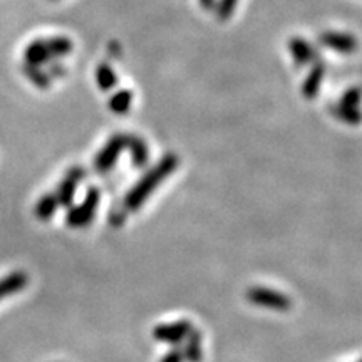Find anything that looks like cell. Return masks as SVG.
<instances>
[{"instance_id": "cell-1", "label": "cell", "mask_w": 362, "mask_h": 362, "mask_svg": "<svg viewBox=\"0 0 362 362\" xmlns=\"http://www.w3.org/2000/svg\"><path fill=\"white\" fill-rule=\"evenodd\" d=\"M178 165H180V158H178L177 154H165V156H163L161 160L129 190L128 194L125 197V208L128 210V212H136V210L141 208V206L145 205V201L151 197V193L156 190V186L165 181L173 171H177Z\"/></svg>"}, {"instance_id": "cell-23", "label": "cell", "mask_w": 362, "mask_h": 362, "mask_svg": "<svg viewBox=\"0 0 362 362\" xmlns=\"http://www.w3.org/2000/svg\"><path fill=\"white\" fill-rule=\"evenodd\" d=\"M109 224L113 225V226H121L123 224H125V213L114 212L113 215H111V218H109Z\"/></svg>"}, {"instance_id": "cell-22", "label": "cell", "mask_w": 362, "mask_h": 362, "mask_svg": "<svg viewBox=\"0 0 362 362\" xmlns=\"http://www.w3.org/2000/svg\"><path fill=\"white\" fill-rule=\"evenodd\" d=\"M161 362H185V356H183V349H171V351L163 357Z\"/></svg>"}, {"instance_id": "cell-20", "label": "cell", "mask_w": 362, "mask_h": 362, "mask_svg": "<svg viewBox=\"0 0 362 362\" xmlns=\"http://www.w3.org/2000/svg\"><path fill=\"white\" fill-rule=\"evenodd\" d=\"M237 3L238 0H218L217 7H215V10H217V17L220 19V21H228V19L233 15V10L235 7H237Z\"/></svg>"}, {"instance_id": "cell-19", "label": "cell", "mask_w": 362, "mask_h": 362, "mask_svg": "<svg viewBox=\"0 0 362 362\" xmlns=\"http://www.w3.org/2000/svg\"><path fill=\"white\" fill-rule=\"evenodd\" d=\"M47 47H49L53 57H64L73 51V41L69 37H53L47 39Z\"/></svg>"}, {"instance_id": "cell-17", "label": "cell", "mask_w": 362, "mask_h": 362, "mask_svg": "<svg viewBox=\"0 0 362 362\" xmlns=\"http://www.w3.org/2000/svg\"><path fill=\"white\" fill-rule=\"evenodd\" d=\"M96 82L99 89L106 91L107 93V91H111L118 84V75L114 73L113 67L106 64V62H102V64H99L96 69Z\"/></svg>"}, {"instance_id": "cell-11", "label": "cell", "mask_w": 362, "mask_h": 362, "mask_svg": "<svg viewBox=\"0 0 362 362\" xmlns=\"http://www.w3.org/2000/svg\"><path fill=\"white\" fill-rule=\"evenodd\" d=\"M29 284V275L24 272H12L9 275L0 278V300L17 293Z\"/></svg>"}, {"instance_id": "cell-15", "label": "cell", "mask_w": 362, "mask_h": 362, "mask_svg": "<svg viewBox=\"0 0 362 362\" xmlns=\"http://www.w3.org/2000/svg\"><path fill=\"white\" fill-rule=\"evenodd\" d=\"M330 113H332L334 118L339 119L341 123L349 126H357L362 123V113L357 107H347V106H330Z\"/></svg>"}, {"instance_id": "cell-9", "label": "cell", "mask_w": 362, "mask_h": 362, "mask_svg": "<svg viewBox=\"0 0 362 362\" xmlns=\"http://www.w3.org/2000/svg\"><path fill=\"white\" fill-rule=\"evenodd\" d=\"M325 78V64L324 62H316L309 74L305 75V81L302 84V96L305 99H316L319 94L322 82Z\"/></svg>"}, {"instance_id": "cell-8", "label": "cell", "mask_w": 362, "mask_h": 362, "mask_svg": "<svg viewBox=\"0 0 362 362\" xmlns=\"http://www.w3.org/2000/svg\"><path fill=\"white\" fill-rule=\"evenodd\" d=\"M289 51H290V55H292V59L298 66L312 64V62L317 61V51L314 49V46H310V44L302 37L290 39Z\"/></svg>"}, {"instance_id": "cell-6", "label": "cell", "mask_w": 362, "mask_h": 362, "mask_svg": "<svg viewBox=\"0 0 362 362\" xmlns=\"http://www.w3.org/2000/svg\"><path fill=\"white\" fill-rule=\"evenodd\" d=\"M84 174H86V171L82 170L81 166H73V168L67 171L64 180L61 181L57 192H55L59 206H71V205H73L75 188H78L79 181L84 180Z\"/></svg>"}, {"instance_id": "cell-25", "label": "cell", "mask_w": 362, "mask_h": 362, "mask_svg": "<svg viewBox=\"0 0 362 362\" xmlns=\"http://www.w3.org/2000/svg\"><path fill=\"white\" fill-rule=\"evenodd\" d=\"M359 362H362V361H359Z\"/></svg>"}, {"instance_id": "cell-18", "label": "cell", "mask_w": 362, "mask_h": 362, "mask_svg": "<svg viewBox=\"0 0 362 362\" xmlns=\"http://www.w3.org/2000/svg\"><path fill=\"white\" fill-rule=\"evenodd\" d=\"M24 74L29 78V81L33 82L35 87L39 89H47L51 86V75L42 69V67L37 66H29L24 64Z\"/></svg>"}, {"instance_id": "cell-24", "label": "cell", "mask_w": 362, "mask_h": 362, "mask_svg": "<svg viewBox=\"0 0 362 362\" xmlns=\"http://www.w3.org/2000/svg\"><path fill=\"white\" fill-rule=\"evenodd\" d=\"M200 2V6L203 7V9L206 10H213L215 7H217V2L218 0H198Z\"/></svg>"}, {"instance_id": "cell-7", "label": "cell", "mask_w": 362, "mask_h": 362, "mask_svg": "<svg viewBox=\"0 0 362 362\" xmlns=\"http://www.w3.org/2000/svg\"><path fill=\"white\" fill-rule=\"evenodd\" d=\"M320 44L322 46L329 47L330 51H336V53H341V54H352L356 53L357 47H359V42H357V39L354 37L352 34L334 33V30H329V33L322 34Z\"/></svg>"}, {"instance_id": "cell-2", "label": "cell", "mask_w": 362, "mask_h": 362, "mask_svg": "<svg viewBox=\"0 0 362 362\" xmlns=\"http://www.w3.org/2000/svg\"><path fill=\"white\" fill-rule=\"evenodd\" d=\"M99 201H101V193H99L98 188H89V192L86 193L84 201L81 205L74 206V208L69 210L66 217V224L71 226V228H84L94 220L98 212Z\"/></svg>"}, {"instance_id": "cell-5", "label": "cell", "mask_w": 362, "mask_h": 362, "mask_svg": "<svg viewBox=\"0 0 362 362\" xmlns=\"http://www.w3.org/2000/svg\"><path fill=\"white\" fill-rule=\"evenodd\" d=\"M193 330V325L190 320H178L173 324H163L154 327L153 337L160 342H166V344H180L190 336Z\"/></svg>"}, {"instance_id": "cell-14", "label": "cell", "mask_w": 362, "mask_h": 362, "mask_svg": "<svg viewBox=\"0 0 362 362\" xmlns=\"http://www.w3.org/2000/svg\"><path fill=\"white\" fill-rule=\"evenodd\" d=\"M57 208H59V201H57V197H55V193H47L37 201V205H35L34 208V213L41 221H47L54 217V213L57 212Z\"/></svg>"}, {"instance_id": "cell-4", "label": "cell", "mask_w": 362, "mask_h": 362, "mask_svg": "<svg viewBox=\"0 0 362 362\" xmlns=\"http://www.w3.org/2000/svg\"><path fill=\"white\" fill-rule=\"evenodd\" d=\"M128 136L129 134L118 133L102 146V150L99 151L96 160H94V168H96V171H99V173H106V171H109L116 165L119 154L128 146Z\"/></svg>"}, {"instance_id": "cell-21", "label": "cell", "mask_w": 362, "mask_h": 362, "mask_svg": "<svg viewBox=\"0 0 362 362\" xmlns=\"http://www.w3.org/2000/svg\"><path fill=\"white\" fill-rule=\"evenodd\" d=\"M361 101H362V91L359 87H351V89H347L344 94H342L341 105L347 107H357L361 105Z\"/></svg>"}, {"instance_id": "cell-12", "label": "cell", "mask_w": 362, "mask_h": 362, "mask_svg": "<svg viewBox=\"0 0 362 362\" xmlns=\"http://www.w3.org/2000/svg\"><path fill=\"white\" fill-rule=\"evenodd\" d=\"M126 150H129L131 161L136 168H145L150 161V148L145 143V139L139 136H128V146Z\"/></svg>"}, {"instance_id": "cell-16", "label": "cell", "mask_w": 362, "mask_h": 362, "mask_svg": "<svg viewBox=\"0 0 362 362\" xmlns=\"http://www.w3.org/2000/svg\"><path fill=\"white\" fill-rule=\"evenodd\" d=\"M133 105V93L129 89H121L109 98V109L114 114H126Z\"/></svg>"}, {"instance_id": "cell-3", "label": "cell", "mask_w": 362, "mask_h": 362, "mask_svg": "<svg viewBox=\"0 0 362 362\" xmlns=\"http://www.w3.org/2000/svg\"><path fill=\"white\" fill-rule=\"evenodd\" d=\"M246 300L258 307L277 310V312H287L292 307V300L285 293L277 292L266 287H252L246 290Z\"/></svg>"}, {"instance_id": "cell-13", "label": "cell", "mask_w": 362, "mask_h": 362, "mask_svg": "<svg viewBox=\"0 0 362 362\" xmlns=\"http://www.w3.org/2000/svg\"><path fill=\"white\" fill-rule=\"evenodd\" d=\"M185 349H183V356L188 362H201L203 359V341L198 330H192L190 336L186 337Z\"/></svg>"}, {"instance_id": "cell-10", "label": "cell", "mask_w": 362, "mask_h": 362, "mask_svg": "<svg viewBox=\"0 0 362 362\" xmlns=\"http://www.w3.org/2000/svg\"><path fill=\"white\" fill-rule=\"evenodd\" d=\"M51 59H53V55H51L49 47H47V41H41V39L30 42L29 46L26 47V51H24V61L29 66L42 67L44 64H47Z\"/></svg>"}]
</instances>
